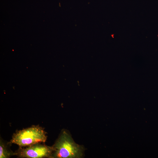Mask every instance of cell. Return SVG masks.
Masks as SVG:
<instances>
[{
    "instance_id": "cell-1",
    "label": "cell",
    "mask_w": 158,
    "mask_h": 158,
    "mask_svg": "<svg viewBox=\"0 0 158 158\" xmlns=\"http://www.w3.org/2000/svg\"><path fill=\"white\" fill-rule=\"evenodd\" d=\"M51 158H81L83 157L85 148L74 141L69 133L63 130L52 146Z\"/></svg>"
},
{
    "instance_id": "cell-2",
    "label": "cell",
    "mask_w": 158,
    "mask_h": 158,
    "mask_svg": "<svg viewBox=\"0 0 158 158\" xmlns=\"http://www.w3.org/2000/svg\"><path fill=\"white\" fill-rule=\"evenodd\" d=\"M47 138V133L43 128L39 126H33L16 131L13 134L10 142L20 147H24L44 143Z\"/></svg>"
},
{
    "instance_id": "cell-3",
    "label": "cell",
    "mask_w": 158,
    "mask_h": 158,
    "mask_svg": "<svg viewBox=\"0 0 158 158\" xmlns=\"http://www.w3.org/2000/svg\"><path fill=\"white\" fill-rule=\"evenodd\" d=\"M53 152L52 146L41 143L26 147H20L15 152V155L20 158H51Z\"/></svg>"
},
{
    "instance_id": "cell-4",
    "label": "cell",
    "mask_w": 158,
    "mask_h": 158,
    "mask_svg": "<svg viewBox=\"0 0 158 158\" xmlns=\"http://www.w3.org/2000/svg\"><path fill=\"white\" fill-rule=\"evenodd\" d=\"M15 155V152L11 151L6 143L2 139H0V158H9Z\"/></svg>"
}]
</instances>
